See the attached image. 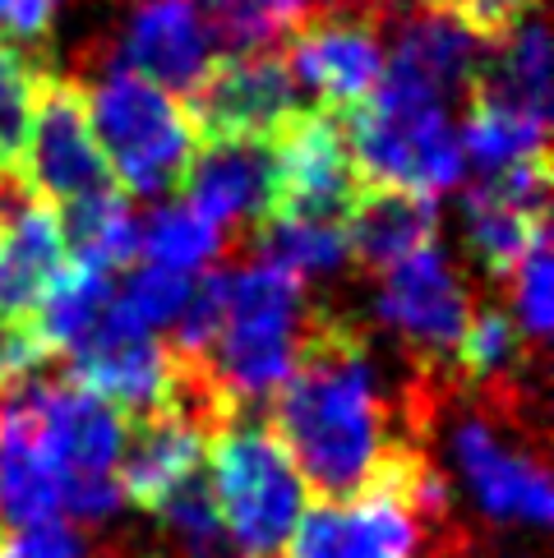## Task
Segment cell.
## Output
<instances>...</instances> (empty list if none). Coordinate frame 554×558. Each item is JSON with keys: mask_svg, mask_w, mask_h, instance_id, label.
I'll return each instance as SVG.
<instances>
[{"mask_svg": "<svg viewBox=\"0 0 554 558\" xmlns=\"http://www.w3.org/2000/svg\"><path fill=\"white\" fill-rule=\"evenodd\" d=\"M448 517V485L421 444H402L351 504H320L296 522L287 558H416L430 522Z\"/></svg>", "mask_w": 554, "mask_h": 558, "instance_id": "3957f363", "label": "cell"}, {"mask_svg": "<svg viewBox=\"0 0 554 558\" xmlns=\"http://www.w3.org/2000/svg\"><path fill=\"white\" fill-rule=\"evenodd\" d=\"M277 157V213L273 222L347 227L361 198V171L347 153L342 121L324 107H305L296 125L273 144Z\"/></svg>", "mask_w": 554, "mask_h": 558, "instance_id": "8fae6325", "label": "cell"}, {"mask_svg": "<svg viewBox=\"0 0 554 558\" xmlns=\"http://www.w3.org/2000/svg\"><path fill=\"white\" fill-rule=\"evenodd\" d=\"M0 558H5V554H0Z\"/></svg>", "mask_w": 554, "mask_h": 558, "instance_id": "e575fe53", "label": "cell"}, {"mask_svg": "<svg viewBox=\"0 0 554 558\" xmlns=\"http://www.w3.org/2000/svg\"><path fill=\"white\" fill-rule=\"evenodd\" d=\"M462 213H467L471 254H477V264H481L490 277H508L513 268L522 264V254L550 231V227H545L550 217L513 208V204H504V198H494L485 185H471V190H467Z\"/></svg>", "mask_w": 554, "mask_h": 558, "instance_id": "7402d4cb", "label": "cell"}, {"mask_svg": "<svg viewBox=\"0 0 554 558\" xmlns=\"http://www.w3.org/2000/svg\"><path fill=\"white\" fill-rule=\"evenodd\" d=\"M190 5L222 56H254L282 51L324 10V0H190Z\"/></svg>", "mask_w": 554, "mask_h": 558, "instance_id": "ffe728a7", "label": "cell"}, {"mask_svg": "<svg viewBox=\"0 0 554 558\" xmlns=\"http://www.w3.org/2000/svg\"><path fill=\"white\" fill-rule=\"evenodd\" d=\"M481 65V43L458 24H448L444 14H430L425 5L407 14L393 37V51L384 56V74H398L407 84L434 93L439 102L471 93V78Z\"/></svg>", "mask_w": 554, "mask_h": 558, "instance_id": "ac0fdd59", "label": "cell"}, {"mask_svg": "<svg viewBox=\"0 0 554 558\" xmlns=\"http://www.w3.org/2000/svg\"><path fill=\"white\" fill-rule=\"evenodd\" d=\"M61 0H0V43L37 51L51 37Z\"/></svg>", "mask_w": 554, "mask_h": 558, "instance_id": "d6a6232c", "label": "cell"}, {"mask_svg": "<svg viewBox=\"0 0 554 558\" xmlns=\"http://www.w3.org/2000/svg\"><path fill=\"white\" fill-rule=\"evenodd\" d=\"M0 554L5 558H88V545L65 517H51V522L5 531V549Z\"/></svg>", "mask_w": 554, "mask_h": 558, "instance_id": "1f68e13d", "label": "cell"}, {"mask_svg": "<svg viewBox=\"0 0 554 558\" xmlns=\"http://www.w3.org/2000/svg\"><path fill=\"white\" fill-rule=\"evenodd\" d=\"M305 324H310V301L301 277L273 264L231 268L222 332L200 355V365L241 421H250L254 407H268L277 388L287 384Z\"/></svg>", "mask_w": 554, "mask_h": 558, "instance_id": "7a4b0ae2", "label": "cell"}, {"mask_svg": "<svg viewBox=\"0 0 554 558\" xmlns=\"http://www.w3.org/2000/svg\"><path fill=\"white\" fill-rule=\"evenodd\" d=\"M522 355H527V337L513 324V314H504L499 305H485L467 318V332L458 342L453 365L481 392H518Z\"/></svg>", "mask_w": 554, "mask_h": 558, "instance_id": "603a6c76", "label": "cell"}, {"mask_svg": "<svg viewBox=\"0 0 554 558\" xmlns=\"http://www.w3.org/2000/svg\"><path fill=\"white\" fill-rule=\"evenodd\" d=\"M47 74L51 65L37 51L0 43V181H19V153H24L28 116Z\"/></svg>", "mask_w": 554, "mask_h": 558, "instance_id": "4316f807", "label": "cell"}, {"mask_svg": "<svg viewBox=\"0 0 554 558\" xmlns=\"http://www.w3.org/2000/svg\"><path fill=\"white\" fill-rule=\"evenodd\" d=\"M467 318V287L439 241L402 258L398 268L380 272V324L411 351L421 374H439L453 365Z\"/></svg>", "mask_w": 554, "mask_h": 558, "instance_id": "9c48e42d", "label": "cell"}, {"mask_svg": "<svg viewBox=\"0 0 554 558\" xmlns=\"http://www.w3.org/2000/svg\"><path fill=\"white\" fill-rule=\"evenodd\" d=\"M204 452H208V434L181 421V415L171 411L138 415L125 429V448L121 462H116L121 498L144 512H157L190 475L204 471Z\"/></svg>", "mask_w": 554, "mask_h": 558, "instance_id": "2e32d148", "label": "cell"}, {"mask_svg": "<svg viewBox=\"0 0 554 558\" xmlns=\"http://www.w3.org/2000/svg\"><path fill=\"white\" fill-rule=\"evenodd\" d=\"M153 517H162V526L176 535V545L194 558H208L217 545H222V517H217V504H213V489L200 475H190V481L176 489L162 508Z\"/></svg>", "mask_w": 554, "mask_h": 558, "instance_id": "f1b7e54d", "label": "cell"}, {"mask_svg": "<svg viewBox=\"0 0 554 558\" xmlns=\"http://www.w3.org/2000/svg\"><path fill=\"white\" fill-rule=\"evenodd\" d=\"M453 457L467 475L477 504L494 517V522H537L545 526L554 517V489L541 452H513L504 438L494 434L485 411H467L453 425Z\"/></svg>", "mask_w": 554, "mask_h": 558, "instance_id": "5bb4252c", "label": "cell"}, {"mask_svg": "<svg viewBox=\"0 0 554 558\" xmlns=\"http://www.w3.org/2000/svg\"><path fill=\"white\" fill-rule=\"evenodd\" d=\"M545 130H550V121H537V116H518V111H504L490 102H467V121L458 125V144H462V157H471V162L490 175L513 162H527V157L550 153Z\"/></svg>", "mask_w": 554, "mask_h": 558, "instance_id": "484cf974", "label": "cell"}, {"mask_svg": "<svg viewBox=\"0 0 554 558\" xmlns=\"http://www.w3.org/2000/svg\"><path fill=\"white\" fill-rule=\"evenodd\" d=\"M190 282L194 277L185 272H167V268H153V264H134L125 272L121 291H116V305L125 314H134L148 332L157 328H171L181 318L185 301H190Z\"/></svg>", "mask_w": 554, "mask_h": 558, "instance_id": "83f0119b", "label": "cell"}, {"mask_svg": "<svg viewBox=\"0 0 554 558\" xmlns=\"http://www.w3.org/2000/svg\"><path fill=\"white\" fill-rule=\"evenodd\" d=\"M550 37L541 19H527L518 33H508L494 56H481L467 102H490L518 116L550 121Z\"/></svg>", "mask_w": 554, "mask_h": 558, "instance_id": "d6986e66", "label": "cell"}, {"mask_svg": "<svg viewBox=\"0 0 554 558\" xmlns=\"http://www.w3.org/2000/svg\"><path fill=\"white\" fill-rule=\"evenodd\" d=\"M181 204L208 227L254 235L277 213V157L273 144H200L181 181ZM236 241V245H241Z\"/></svg>", "mask_w": 554, "mask_h": 558, "instance_id": "4fadbf2b", "label": "cell"}, {"mask_svg": "<svg viewBox=\"0 0 554 558\" xmlns=\"http://www.w3.org/2000/svg\"><path fill=\"white\" fill-rule=\"evenodd\" d=\"M61 222V241H65V258L88 272L111 277L116 268H130L138 254V217L130 208V198L121 190H111L103 198H88V204H74L56 213Z\"/></svg>", "mask_w": 554, "mask_h": 558, "instance_id": "44dd1931", "label": "cell"}, {"mask_svg": "<svg viewBox=\"0 0 554 558\" xmlns=\"http://www.w3.org/2000/svg\"><path fill=\"white\" fill-rule=\"evenodd\" d=\"M84 93L93 138L107 157L116 190L125 198H167L181 190L200 153V134L185 107L121 65H107L97 84H84Z\"/></svg>", "mask_w": 554, "mask_h": 558, "instance_id": "5b68a950", "label": "cell"}, {"mask_svg": "<svg viewBox=\"0 0 554 558\" xmlns=\"http://www.w3.org/2000/svg\"><path fill=\"white\" fill-rule=\"evenodd\" d=\"M430 14H444L448 24H458L477 43L499 47L508 33H518L527 19H537L541 0H421Z\"/></svg>", "mask_w": 554, "mask_h": 558, "instance_id": "4dcf8cb0", "label": "cell"}, {"mask_svg": "<svg viewBox=\"0 0 554 558\" xmlns=\"http://www.w3.org/2000/svg\"><path fill=\"white\" fill-rule=\"evenodd\" d=\"M508 282H513V310H518L513 324H518V332L527 342L545 347L550 324H554V310H550V231L522 254V264L508 272Z\"/></svg>", "mask_w": 554, "mask_h": 558, "instance_id": "f546056e", "label": "cell"}, {"mask_svg": "<svg viewBox=\"0 0 554 558\" xmlns=\"http://www.w3.org/2000/svg\"><path fill=\"white\" fill-rule=\"evenodd\" d=\"M439 241V208L425 194L361 185V198L347 217V254L370 272H388L402 258Z\"/></svg>", "mask_w": 554, "mask_h": 558, "instance_id": "e0dca14e", "label": "cell"}, {"mask_svg": "<svg viewBox=\"0 0 554 558\" xmlns=\"http://www.w3.org/2000/svg\"><path fill=\"white\" fill-rule=\"evenodd\" d=\"M393 5H338L320 10L282 47V61L296 84H305L333 116L361 107L384 78L380 24Z\"/></svg>", "mask_w": 554, "mask_h": 558, "instance_id": "30bf717a", "label": "cell"}, {"mask_svg": "<svg viewBox=\"0 0 554 558\" xmlns=\"http://www.w3.org/2000/svg\"><path fill=\"white\" fill-rule=\"evenodd\" d=\"M111 291H116L111 277H103V272H88L79 264L61 268V277L51 282L43 310H37V318H33V332L43 337V347L51 351V361H56V355H70L79 342H84L88 328L111 305Z\"/></svg>", "mask_w": 554, "mask_h": 558, "instance_id": "cb8c5ba5", "label": "cell"}, {"mask_svg": "<svg viewBox=\"0 0 554 558\" xmlns=\"http://www.w3.org/2000/svg\"><path fill=\"white\" fill-rule=\"evenodd\" d=\"M204 462L213 471L208 489L222 535H231L250 558L287 549L296 522L305 517V485L273 429L264 421H231L208 438Z\"/></svg>", "mask_w": 554, "mask_h": 558, "instance_id": "8992f818", "label": "cell"}, {"mask_svg": "<svg viewBox=\"0 0 554 558\" xmlns=\"http://www.w3.org/2000/svg\"><path fill=\"white\" fill-rule=\"evenodd\" d=\"M222 250H227V235L208 227L204 217H194L181 198L162 204L138 227V254H144V264L167 268V272L194 277L204 268H217L213 258H222Z\"/></svg>", "mask_w": 554, "mask_h": 558, "instance_id": "d4e9b609", "label": "cell"}, {"mask_svg": "<svg viewBox=\"0 0 554 558\" xmlns=\"http://www.w3.org/2000/svg\"><path fill=\"white\" fill-rule=\"evenodd\" d=\"M10 388V365H5V328H0V392Z\"/></svg>", "mask_w": 554, "mask_h": 558, "instance_id": "836d02e7", "label": "cell"}, {"mask_svg": "<svg viewBox=\"0 0 554 558\" xmlns=\"http://www.w3.org/2000/svg\"><path fill=\"white\" fill-rule=\"evenodd\" d=\"M153 88L190 97L213 65V43L190 0H138L130 24L116 37V61Z\"/></svg>", "mask_w": 554, "mask_h": 558, "instance_id": "9a60e30c", "label": "cell"}, {"mask_svg": "<svg viewBox=\"0 0 554 558\" xmlns=\"http://www.w3.org/2000/svg\"><path fill=\"white\" fill-rule=\"evenodd\" d=\"M70 384L103 397L125 421L153 415V411H162L167 388H171L167 342L116 305V291H111V305L103 310V318L70 351Z\"/></svg>", "mask_w": 554, "mask_h": 558, "instance_id": "7c38bea8", "label": "cell"}, {"mask_svg": "<svg viewBox=\"0 0 554 558\" xmlns=\"http://www.w3.org/2000/svg\"><path fill=\"white\" fill-rule=\"evenodd\" d=\"M273 438L320 504H351L388 462L393 448L416 444L398 434V407L374 374L370 332L342 314L310 310L287 384L273 397Z\"/></svg>", "mask_w": 554, "mask_h": 558, "instance_id": "6da1fadb", "label": "cell"}, {"mask_svg": "<svg viewBox=\"0 0 554 558\" xmlns=\"http://www.w3.org/2000/svg\"><path fill=\"white\" fill-rule=\"evenodd\" d=\"M19 185L56 213L116 190L107 157L93 138L84 78L51 70L47 84L37 88L24 153H19Z\"/></svg>", "mask_w": 554, "mask_h": 558, "instance_id": "52a82bcc", "label": "cell"}, {"mask_svg": "<svg viewBox=\"0 0 554 558\" xmlns=\"http://www.w3.org/2000/svg\"><path fill=\"white\" fill-rule=\"evenodd\" d=\"M301 111V84L282 51L217 56L185 102L200 144H277Z\"/></svg>", "mask_w": 554, "mask_h": 558, "instance_id": "ba28073f", "label": "cell"}, {"mask_svg": "<svg viewBox=\"0 0 554 558\" xmlns=\"http://www.w3.org/2000/svg\"><path fill=\"white\" fill-rule=\"evenodd\" d=\"M347 134V153L365 185H388L407 194H444L462 181L467 157L458 144V125L448 102L434 93L384 74L361 107L338 116Z\"/></svg>", "mask_w": 554, "mask_h": 558, "instance_id": "277c9868", "label": "cell"}]
</instances>
